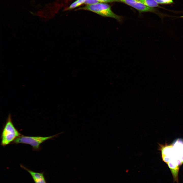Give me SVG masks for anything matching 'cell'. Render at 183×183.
Returning a JSON list of instances; mask_svg holds the SVG:
<instances>
[{"instance_id": "obj_1", "label": "cell", "mask_w": 183, "mask_h": 183, "mask_svg": "<svg viewBox=\"0 0 183 183\" xmlns=\"http://www.w3.org/2000/svg\"><path fill=\"white\" fill-rule=\"evenodd\" d=\"M163 160L167 164L174 181L178 182L179 167L183 163V140L178 139L172 145L160 146Z\"/></svg>"}, {"instance_id": "obj_2", "label": "cell", "mask_w": 183, "mask_h": 183, "mask_svg": "<svg viewBox=\"0 0 183 183\" xmlns=\"http://www.w3.org/2000/svg\"><path fill=\"white\" fill-rule=\"evenodd\" d=\"M80 10L89 11L103 17L112 18L119 22H121L122 20V17L114 13L112 11L111 6L106 3H98L87 5L76 10Z\"/></svg>"}, {"instance_id": "obj_3", "label": "cell", "mask_w": 183, "mask_h": 183, "mask_svg": "<svg viewBox=\"0 0 183 183\" xmlns=\"http://www.w3.org/2000/svg\"><path fill=\"white\" fill-rule=\"evenodd\" d=\"M20 134L13 125L9 114L1 135V144L5 146L20 136Z\"/></svg>"}, {"instance_id": "obj_4", "label": "cell", "mask_w": 183, "mask_h": 183, "mask_svg": "<svg viewBox=\"0 0 183 183\" xmlns=\"http://www.w3.org/2000/svg\"><path fill=\"white\" fill-rule=\"evenodd\" d=\"M62 132L52 136L48 137L29 136H20L16 138L14 141L16 143H23L30 145L35 149L39 148L40 145L45 141L57 137L58 135L63 133Z\"/></svg>"}, {"instance_id": "obj_5", "label": "cell", "mask_w": 183, "mask_h": 183, "mask_svg": "<svg viewBox=\"0 0 183 183\" xmlns=\"http://www.w3.org/2000/svg\"><path fill=\"white\" fill-rule=\"evenodd\" d=\"M119 2L124 3L135 9L140 13L151 12L157 13V10L154 8L148 7L140 2L139 0H119Z\"/></svg>"}, {"instance_id": "obj_6", "label": "cell", "mask_w": 183, "mask_h": 183, "mask_svg": "<svg viewBox=\"0 0 183 183\" xmlns=\"http://www.w3.org/2000/svg\"><path fill=\"white\" fill-rule=\"evenodd\" d=\"M20 165L21 167L27 171L30 174L35 183H39L45 180L43 173L34 172L28 169L22 165Z\"/></svg>"}, {"instance_id": "obj_7", "label": "cell", "mask_w": 183, "mask_h": 183, "mask_svg": "<svg viewBox=\"0 0 183 183\" xmlns=\"http://www.w3.org/2000/svg\"><path fill=\"white\" fill-rule=\"evenodd\" d=\"M139 1L145 6L149 7H161L155 0H139Z\"/></svg>"}, {"instance_id": "obj_8", "label": "cell", "mask_w": 183, "mask_h": 183, "mask_svg": "<svg viewBox=\"0 0 183 183\" xmlns=\"http://www.w3.org/2000/svg\"><path fill=\"white\" fill-rule=\"evenodd\" d=\"M84 0H76L72 3L67 8L66 10H70L76 8L84 4Z\"/></svg>"}, {"instance_id": "obj_9", "label": "cell", "mask_w": 183, "mask_h": 183, "mask_svg": "<svg viewBox=\"0 0 183 183\" xmlns=\"http://www.w3.org/2000/svg\"><path fill=\"white\" fill-rule=\"evenodd\" d=\"M158 4H170L173 3V0H155Z\"/></svg>"}, {"instance_id": "obj_10", "label": "cell", "mask_w": 183, "mask_h": 183, "mask_svg": "<svg viewBox=\"0 0 183 183\" xmlns=\"http://www.w3.org/2000/svg\"><path fill=\"white\" fill-rule=\"evenodd\" d=\"M84 4L87 5H90L99 3L97 0H84Z\"/></svg>"}, {"instance_id": "obj_11", "label": "cell", "mask_w": 183, "mask_h": 183, "mask_svg": "<svg viewBox=\"0 0 183 183\" xmlns=\"http://www.w3.org/2000/svg\"><path fill=\"white\" fill-rule=\"evenodd\" d=\"M99 2L103 3L119 2V0H97Z\"/></svg>"}, {"instance_id": "obj_12", "label": "cell", "mask_w": 183, "mask_h": 183, "mask_svg": "<svg viewBox=\"0 0 183 183\" xmlns=\"http://www.w3.org/2000/svg\"><path fill=\"white\" fill-rule=\"evenodd\" d=\"M180 17H183V16Z\"/></svg>"}]
</instances>
